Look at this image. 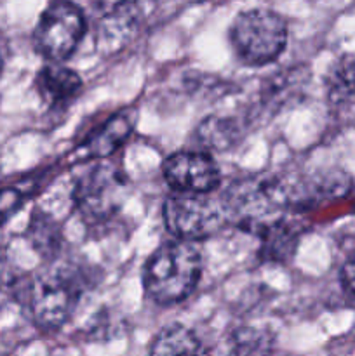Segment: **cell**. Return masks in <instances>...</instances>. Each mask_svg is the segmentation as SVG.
<instances>
[{
	"label": "cell",
	"mask_w": 355,
	"mask_h": 356,
	"mask_svg": "<svg viewBox=\"0 0 355 356\" xmlns=\"http://www.w3.org/2000/svg\"><path fill=\"white\" fill-rule=\"evenodd\" d=\"M37 90L51 108H65L82 90V79L73 70L51 63L37 73Z\"/></svg>",
	"instance_id": "11"
},
{
	"label": "cell",
	"mask_w": 355,
	"mask_h": 356,
	"mask_svg": "<svg viewBox=\"0 0 355 356\" xmlns=\"http://www.w3.org/2000/svg\"><path fill=\"white\" fill-rule=\"evenodd\" d=\"M0 70H2V61H0Z\"/></svg>",
	"instance_id": "21"
},
{
	"label": "cell",
	"mask_w": 355,
	"mask_h": 356,
	"mask_svg": "<svg viewBox=\"0 0 355 356\" xmlns=\"http://www.w3.org/2000/svg\"><path fill=\"white\" fill-rule=\"evenodd\" d=\"M275 336L265 327L240 325L232 330L228 348L232 356H274Z\"/></svg>",
	"instance_id": "16"
},
{
	"label": "cell",
	"mask_w": 355,
	"mask_h": 356,
	"mask_svg": "<svg viewBox=\"0 0 355 356\" xmlns=\"http://www.w3.org/2000/svg\"><path fill=\"white\" fill-rule=\"evenodd\" d=\"M129 193V177L118 167L96 163L77 179L73 202L84 221L100 225L118 214Z\"/></svg>",
	"instance_id": "5"
},
{
	"label": "cell",
	"mask_w": 355,
	"mask_h": 356,
	"mask_svg": "<svg viewBox=\"0 0 355 356\" xmlns=\"http://www.w3.org/2000/svg\"><path fill=\"white\" fill-rule=\"evenodd\" d=\"M28 285L30 282L26 284L19 268L0 257V309L16 302L24 291L28 292Z\"/></svg>",
	"instance_id": "18"
},
{
	"label": "cell",
	"mask_w": 355,
	"mask_h": 356,
	"mask_svg": "<svg viewBox=\"0 0 355 356\" xmlns=\"http://www.w3.org/2000/svg\"><path fill=\"white\" fill-rule=\"evenodd\" d=\"M244 136L242 122L233 117L211 115L200 122L197 129V141L214 152L230 149Z\"/></svg>",
	"instance_id": "15"
},
{
	"label": "cell",
	"mask_w": 355,
	"mask_h": 356,
	"mask_svg": "<svg viewBox=\"0 0 355 356\" xmlns=\"http://www.w3.org/2000/svg\"><path fill=\"white\" fill-rule=\"evenodd\" d=\"M226 221L260 235L284 218L291 207L289 186L275 176H251L235 181L221 198Z\"/></svg>",
	"instance_id": "2"
},
{
	"label": "cell",
	"mask_w": 355,
	"mask_h": 356,
	"mask_svg": "<svg viewBox=\"0 0 355 356\" xmlns=\"http://www.w3.org/2000/svg\"><path fill=\"white\" fill-rule=\"evenodd\" d=\"M86 277L75 266L51 264L28 285V301L35 323L58 330L72 318L84 294Z\"/></svg>",
	"instance_id": "3"
},
{
	"label": "cell",
	"mask_w": 355,
	"mask_h": 356,
	"mask_svg": "<svg viewBox=\"0 0 355 356\" xmlns=\"http://www.w3.org/2000/svg\"><path fill=\"white\" fill-rule=\"evenodd\" d=\"M162 216L167 232L181 242L209 238L228 222L223 202L211 195L173 193L164 202Z\"/></svg>",
	"instance_id": "6"
},
{
	"label": "cell",
	"mask_w": 355,
	"mask_h": 356,
	"mask_svg": "<svg viewBox=\"0 0 355 356\" xmlns=\"http://www.w3.org/2000/svg\"><path fill=\"white\" fill-rule=\"evenodd\" d=\"M97 13L96 45L103 54H115L132 40L139 26V7L131 2L100 3Z\"/></svg>",
	"instance_id": "9"
},
{
	"label": "cell",
	"mask_w": 355,
	"mask_h": 356,
	"mask_svg": "<svg viewBox=\"0 0 355 356\" xmlns=\"http://www.w3.org/2000/svg\"><path fill=\"white\" fill-rule=\"evenodd\" d=\"M87 31L86 14L70 2L51 3L40 14L33 33L37 51L52 63L72 58Z\"/></svg>",
	"instance_id": "7"
},
{
	"label": "cell",
	"mask_w": 355,
	"mask_h": 356,
	"mask_svg": "<svg viewBox=\"0 0 355 356\" xmlns=\"http://www.w3.org/2000/svg\"><path fill=\"white\" fill-rule=\"evenodd\" d=\"M150 356H209V353L197 334L183 325H169L157 334Z\"/></svg>",
	"instance_id": "14"
},
{
	"label": "cell",
	"mask_w": 355,
	"mask_h": 356,
	"mask_svg": "<svg viewBox=\"0 0 355 356\" xmlns=\"http://www.w3.org/2000/svg\"><path fill=\"white\" fill-rule=\"evenodd\" d=\"M131 132L132 118L127 113H115L86 136L82 149L89 159H106L127 141Z\"/></svg>",
	"instance_id": "12"
},
{
	"label": "cell",
	"mask_w": 355,
	"mask_h": 356,
	"mask_svg": "<svg viewBox=\"0 0 355 356\" xmlns=\"http://www.w3.org/2000/svg\"><path fill=\"white\" fill-rule=\"evenodd\" d=\"M341 285H343L345 291L355 298V252H352L350 256L347 257V261L343 263L340 271Z\"/></svg>",
	"instance_id": "20"
},
{
	"label": "cell",
	"mask_w": 355,
	"mask_h": 356,
	"mask_svg": "<svg viewBox=\"0 0 355 356\" xmlns=\"http://www.w3.org/2000/svg\"><path fill=\"white\" fill-rule=\"evenodd\" d=\"M230 42L235 56L251 66L274 63L287 44V24L271 9L254 7L237 14L230 28Z\"/></svg>",
	"instance_id": "4"
},
{
	"label": "cell",
	"mask_w": 355,
	"mask_h": 356,
	"mask_svg": "<svg viewBox=\"0 0 355 356\" xmlns=\"http://www.w3.org/2000/svg\"><path fill=\"white\" fill-rule=\"evenodd\" d=\"M164 179L174 193L209 195L219 186L221 172L209 153L205 152H176L162 163Z\"/></svg>",
	"instance_id": "8"
},
{
	"label": "cell",
	"mask_w": 355,
	"mask_h": 356,
	"mask_svg": "<svg viewBox=\"0 0 355 356\" xmlns=\"http://www.w3.org/2000/svg\"><path fill=\"white\" fill-rule=\"evenodd\" d=\"M200 252L190 242H167L153 250L143 271L146 296L160 306L184 301L202 277Z\"/></svg>",
	"instance_id": "1"
},
{
	"label": "cell",
	"mask_w": 355,
	"mask_h": 356,
	"mask_svg": "<svg viewBox=\"0 0 355 356\" xmlns=\"http://www.w3.org/2000/svg\"><path fill=\"white\" fill-rule=\"evenodd\" d=\"M327 101L340 122L355 125V54L345 56L327 79Z\"/></svg>",
	"instance_id": "10"
},
{
	"label": "cell",
	"mask_w": 355,
	"mask_h": 356,
	"mask_svg": "<svg viewBox=\"0 0 355 356\" xmlns=\"http://www.w3.org/2000/svg\"><path fill=\"white\" fill-rule=\"evenodd\" d=\"M23 202L19 191L16 190H2L0 191V225L7 221L14 212L17 211V207Z\"/></svg>",
	"instance_id": "19"
},
{
	"label": "cell",
	"mask_w": 355,
	"mask_h": 356,
	"mask_svg": "<svg viewBox=\"0 0 355 356\" xmlns=\"http://www.w3.org/2000/svg\"><path fill=\"white\" fill-rule=\"evenodd\" d=\"M260 257L267 263H287L296 252L299 232L294 222L282 218L260 233Z\"/></svg>",
	"instance_id": "13"
},
{
	"label": "cell",
	"mask_w": 355,
	"mask_h": 356,
	"mask_svg": "<svg viewBox=\"0 0 355 356\" xmlns=\"http://www.w3.org/2000/svg\"><path fill=\"white\" fill-rule=\"evenodd\" d=\"M28 240L45 259H56L63 245V235L58 222L47 214H35L28 226Z\"/></svg>",
	"instance_id": "17"
}]
</instances>
